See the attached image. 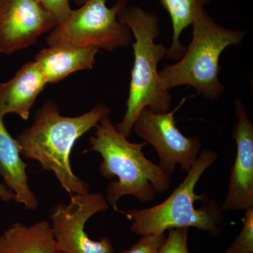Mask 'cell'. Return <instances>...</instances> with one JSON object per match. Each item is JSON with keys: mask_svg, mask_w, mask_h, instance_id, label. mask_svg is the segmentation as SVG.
Segmentation results:
<instances>
[{"mask_svg": "<svg viewBox=\"0 0 253 253\" xmlns=\"http://www.w3.org/2000/svg\"><path fill=\"white\" fill-rule=\"evenodd\" d=\"M21 148L4 126L0 115V176L15 195L14 201L26 209L35 211L39 201L28 183L27 165L21 158Z\"/></svg>", "mask_w": 253, "mask_h": 253, "instance_id": "obj_13", "label": "cell"}, {"mask_svg": "<svg viewBox=\"0 0 253 253\" xmlns=\"http://www.w3.org/2000/svg\"><path fill=\"white\" fill-rule=\"evenodd\" d=\"M214 0H160L172 23V42L168 48L167 58L178 61L186 51L180 41L181 33L191 26L198 10L205 8Z\"/></svg>", "mask_w": 253, "mask_h": 253, "instance_id": "obj_15", "label": "cell"}, {"mask_svg": "<svg viewBox=\"0 0 253 253\" xmlns=\"http://www.w3.org/2000/svg\"><path fill=\"white\" fill-rule=\"evenodd\" d=\"M166 237V233L158 235L142 236L129 249L113 253H158Z\"/></svg>", "mask_w": 253, "mask_h": 253, "instance_id": "obj_18", "label": "cell"}, {"mask_svg": "<svg viewBox=\"0 0 253 253\" xmlns=\"http://www.w3.org/2000/svg\"><path fill=\"white\" fill-rule=\"evenodd\" d=\"M89 138L90 148L101 155L99 170L108 180L106 199L115 211L124 196H132L141 204H148L170 188L172 179L158 164L145 156L143 148L147 143H132L116 129L110 116L95 126Z\"/></svg>", "mask_w": 253, "mask_h": 253, "instance_id": "obj_2", "label": "cell"}, {"mask_svg": "<svg viewBox=\"0 0 253 253\" xmlns=\"http://www.w3.org/2000/svg\"><path fill=\"white\" fill-rule=\"evenodd\" d=\"M224 253H253V207L245 211L242 229Z\"/></svg>", "mask_w": 253, "mask_h": 253, "instance_id": "obj_16", "label": "cell"}, {"mask_svg": "<svg viewBox=\"0 0 253 253\" xmlns=\"http://www.w3.org/2000/svg\"><path fill=\"white\" fill-rule=\"evenodd\" d=\"M63 253L59 252V253Z\"/></svg>", "mask_w": 253, "mask_h": 253, "instance_id": "obj_22", "label": "cell"}, {"mask_svg": "<svg viewBox=\"0 0 253 253\" xmlns=\"http://www.w3.org/2000/svg\"><path fill=\"white\" fill-rule=\"evenodd\" d=\"M128 0H118L108 7L106 0H88L79 9H72L67 19L56 25L46 37L48 45L69 43L95 46L112 51L131 44L132 33L120 14Z\"/></svg>", "mask_w": 253, "mask_h": 253, "instance_id": "obj_6", "label": "cell"}, {"mask_svg": "<svg viewBox=\"0 0 253 253\" xmlns=\"http://www.w3.org/2000/svg\"><path fill=\"white\" fill-rule=\"evenodd\" d=\"M106 196L100 193L72 194L68 204H58L50 214L51 231L59 252L113 253L111 240L106 236L93 241L85 231L86 222L109 208Z\"/></svg>", "mask_w": 253, "mask_h": 253, "instance_id": "obj_8", "label": "cell"}, {"mask_svg": "<svg viewBox=\"0 0 253 253\" xmlns=\"http://www.w3.org/2000/svg\"><path fill=\"white\" fill-rule=\"evenodd\" d=\"M219 157L217 151L203 150L180 184L166 201L153 207L122 212L131 221V231L138 236L158 235L171 229L196 228L211 235H222L224 211L206 192L196 194L204 173Z\"/></svg>", "mask_w": 253, "mask_h": 253, "instance_id": "obj_3", "label": "cell"}, {"mask_svg": "<svg viewBox=\"0 0 253 253\" xmlns=\"http://www.w3.org/2000/svg\"><path fill=\"white\" fill-rule=\"evenodd\" d=\"M110 114L109 106L99 103L81 116L66 117L61 116L54 101L46 100L37 111L31 126L16 136L21 156L54 173L66 192L87 194L90 185L73 172L71 152L80 138Z\"/></svg>", "mask_w": 253, "mask_h": 253, "instance_id": "obj_1", "label": "cell"}, {"mask_svg": "<svg viewBox=\"0 0 253 253\" xmlns=\"http://www.w3.org/2000/svg\"><path fill=\"white\" fill-rule=\"evenodd\" d=\"M120 18L129 28L133 38L134 65L131 72L126 111L122 121L115 125L125 137L130 136L134 123L146 108L156 113L170 111L172 95L160 82L158 63L167 56L168 48L156 43L161 34L157 15L137 6H126Z\"/></svg>", "mask_w": 253, "mask_h": 253, "instance_id": "obj_4", "label": "cell"}, {"mask_svg": "<svg viewBox=\"0 0 253 253\" xmlns=\"http://www.w3.org/2000/svg\"><path fill=\"white\" fill-rule=\"evenodd\" d=\"M57 23L38 0H0V54L34 45Z\"/></svg>", "mask_w": 253, "mask_h": 253, "instance_id": "obj_9", "label": "cell"}, {"mask_svg": "<svg viewBox=\"0 0 253 253\" xmlns=\"http://www.w3.org/2000/svg\"><path fill=\"white\" fill-rule=\"evenodd\" d=\"M49 221L16 222L0 236V253H58Z\"/></svg>", "mask_w": 253, "mask_h": 253, "instance_id": "obj_14", "label": "cell"}, {"mask_svg": "<svg viewBox=\"0 0 253 253\" xmlns=\"http://www.w3.org/2000/svg\"><path fill=\"white\" fill-rule=\"evenodd\" d=\"M185 101L184 98L172 111L166 113L146 108L133 126L136 135L156 150L158 166L170 177L175 173L176 166L182 172H189L202 151L199 136H184L176 126L174 114Z\"/></svg>", "mask_w": 253, "mask_h": 253, "instance_id": "obj_7", "label": "cell"}, {"mask_svg": "<svg viewBox=\"0 0 253 253\" xmlns=\"http://www.w3.org/2000/svg\"><path fill=\"white\" fill-rule=\"evenodd\" d=\"M192 39L180 59L164 65L159 71L163 89L191 86L199 96L215 101L224 91L219 79V58L231 46H239L246 32L223 27L210 16L206 8L198 10L192 24Z\"/></svg>", "mask_w": 253, "mask_h": 253, "instance_id": "obj_5", "label": "cell"}, {"mask_svg": "<svg viewBox=\"0 0 253 253\" xmlns=\"http://www.w3.org/2000/svg\"><path fill=\"white\" fill-rule=\"evenodd\" d=\"M15 195L12 191H10L3 183H0V201L5 203H9L10 201H14Z\"/></svg>", "mask_w": 253, "mask_h": 253, "instance_id": "obj_20", "label": "cell"}, {"mask_svg": "<svg viewBox=\"0 0 253 253\" xmlns=\"http://www.w3.org/2000/svg\"><path fill=\"white\" fill-rule=\"evenodd\" d=\"M38 1L53 16L57 25L64 22L72 11L70 6V0H38Z\"/></svg>", "mask_w": 253, "mask_h": 253, "instance_id": "obj_19", "label": "cell"}, {"mask_svg": "<svg viewBox=\"0 0 253 253\" xmlns=\"http://www.w3.org/2000/svg\"><path fill=\"white\" fill-rule=\"evenodd\" d=\"M189 229L187 228L171 229L158 253H190L188 247Z\"/></svg>", "mask_w": 253, "mask_h": 253, "instance_id": "obj_17", "label": "cell"}, {"mask_svg": "<svg viewBox=\"0 0 253 253\" xmlns=\"http://www.w3.org/2000/svg\"><path fill=\"white\" fill-rule=\"evenodd\" d=\"M234 111L237 120L232 137L236 154L225 199L221 205L224 212L245 211L253 207V123L241 99L235 100Z\"/></svg>", "mask_w": 253, "mask_h": 253, "instance_id": "obj_10", "label": "cell"}, {"mask_svg": "<svg viewBox=\"0 0 253 253\" xmlns=\"http://www.w3.org/2000/svg\"><path fill=\"white\" fill-rule=\"evenodd\" d=\"M73 1H74L76 5L81 6L82 5L84 4L86 1H87L88 0H73Z\"/></svg>", "mask_w": 253, "mask_h": 253, "instance_id": "obj_21", "label": "cell"}, {"mask_svg": "<svg viewBox=\"0 0 253 253\" xmlns=\"http://www.w3.org/2000/svg\"><path fill=\"white\" fill-rule=\"evenodd\" d=\"M46 83L35 61L23 64L14 77L0 84V115L16 114L27 121Z\"/></svg>", "mask_w": 253, "mask_h": 253, "instance_id": "obj_11", "label": "cell"}, {"mask_svg": "<svg viewBox=\"0 0 253 253\" xmlns=\"http://www.w3.org/2000/svg\"><path fill=\"white\" fill-rule=\"evenodd\" d=\"M99 52L95 46L59 43L41 49L34 61L47 84H55L77 71L92 69Z\"/></svg>", "mask_w": 253, "mask_h": 253, "instance_id": "obj_12", "label": "cell"}]
</instances>
